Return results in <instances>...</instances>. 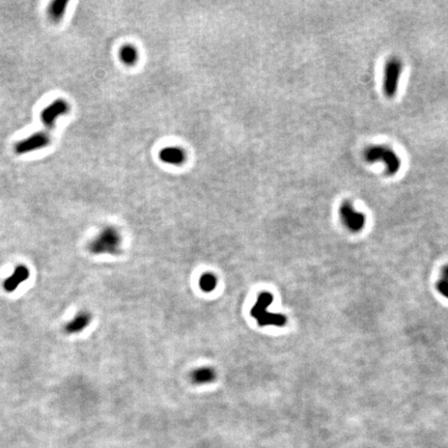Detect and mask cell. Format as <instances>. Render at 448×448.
<instances>
[{
	"label": "cell",
	"mask_w": 448,
	"mask_h": 448,
	"mask_svg": "<svg viewBox=\"0 0 448 448\" xmlns=\"http://www.w3.org/2000/svg\"><path fill=\"white\" fill-rule=\"evenodd\" d=\"M122 237L120 232L112 226L104 227L96 238L88 244V250L95 255L111 254L117 255L121 252Z\"/></svg>",
	"instance_id": "6da1fadb"
},
{
	"label": "cell",
	"mask_w": 448,
	"mask_h": 448,
	"mask_svg": "<svg viewBox=\"0 0 448 448\" xmlns=\"http://www.w3.org/2000/svg\"><path fill=\"white\" fill-rule=\"evenodd\" d=\"M273 302V296L270 293H261L251 309V317L254 318L261 327L275 326L284 327L287 324V318L281 314H272L268 312V307Z\"/></svg>",
	"instance_id": "7a4b0ae2"
},
{
	"label": "cell",
	"mask_w": 448,
	"mask_h": 448,
	"mask_svg": "<svg viewBox=\"0 0 448 448\" xmlns=\"http://www.w3.org/2000/svg\"><path fill=\"white\" fill-rule=\"evenodd\" d=\"M363 157L369 163L383 162L389 175L396 174L402 165L400 158L386 146H369L364 150Z\"/></svg>",
	"instance_id": "3957f363"
},
{
	"label": "cell",
	"mask_w": 448,
	"mask_h": 448,
	"mask_svg": "<svg viewBox=\"0 0 448 448\" xmlns=\"http://www.w3.org/2000/svg\"><path fill=\"white\" fill-rule=\"evenodd\" d=\"M51 140L52 138L49 132L38 131L16 143L14 146V152L19 156L37 152L50 146Z\"/></svg>",
	"instance_id": "277c9868"
},
{
	"label": "cell",
	"mask_w": 448,
	"mask_h": 448,
	"mask_svg": "<svg viewBox=\"0 0 448 448\" xmlns=\"http://www.w3.org/2000/svg\"><path fill=\"white\" fill-rule=\"evenodd\" d=\"M403 72V62L397 57H391L388 59L384 71V93L388 98H393L399 85V79Z\"/></svg>",
	"instance_id": "5b68a950"
},
{
	"label": "cell",
	"mask_w": 448,
	"mask_h": 448,
	"mask_svg": "<svg viewBox=\"0 0 448 448\" xmlns=\"http://www.w3.org/2000/svg\"><path fill=\"white\" fill-rule=\"evenodd\" d=\"M70 104L62 98L54 100L49 105H47L40 114V119L42 124L48 129L51 130L55 127L56 121L60 119L61 116L67 114L70 112Z\"/></svg>",
	"instance_id": "8992f818"
},
{
	"label": "cell",
	"mask_w": 448,
	"mask_h": 448,
	"mask_svg": "<svg viewBox=\"0 0 448 448\" xmlns=\"http://www.w3.org/2000/svg\"><path fill=\"white\" fill-rule=\"evenodd\" d=\"M339 216L344 226L353 232L362 230L366 223L365 215L357 211L349 201H343L339 206Z\"/></svg>",
	"instance_id": "52a82bcc"
},
{
	"label": "cell",
	"mask_w": 448,
	"mask_h": 448,
	"mask_svg": "<svg viewBox=\"0 0 448 448\" xmlns=\"http://www.w3.org/2000/svg\"><path fill=\"white\" fill-rule=\"evenodd\" d=\"M29 269L24 265H19L15 268L13 274L4 281V289L8 293L15 292L22 282L29 278Z\"/></svg>",
	"instance_id": "ba28073f"
},
{
	"label": "cell",
	"mask_w": 448,
	"mask_h": 448,
	"mask_svg": "<svg viewBox=\"0 0 448 448\" xmlns=\"http://www.w3.org/2000/svg\"><path fill=\"white\" fill-rule=\"evenodd\" d=\"M91 315L88 312L78 313L72 320L64 326V332L67 334H76L83 331L91 322Z\"/></svg>",
	"instance_id": "9c48e42d"
},
{
	"label": "cell",
	"mask_w": 448,
	"mask_h": 448,
	"mask_svg": "<svg viewBox=\"0 0 448 448\" xmlns=\"http://www.w3.org/2000/svg\"><path fill=\"white\" fill-rule=\"evenodd\" d=\"M160 159L170 165H181L186 160V154L181 148L167 147L160 152Z\"/></svg>",
	"instance_id": "30bf717a"
},
{
	"label": "cell",
	"mask_w": 448,
	"mask_h": 448,
	"mask_svg": "<svg viewBox=\"0 0 448 448\" xmlns=\"http://www.w3.org/2000/svg\"><path fill=\"white\" fill-rule=\"evenodd\" d=\"M67 6L68 2H65V0H54L49 4L48 9H47V16L51 22L59 23L65 15Z\"/></svg>",
	"instance_id": "8fae6325"
},
{
	"label": "cell",
	"mask_w": 448,
	"mask_h": 448,
	"mask_svg": "<svg viewBox=\"0 0 448 448\" xmlns=\"http://www.w3.org/2000/svg\"><path fill=\"white\" fill-rule=\"evenodd\" d=\"M191 381L197 385H203L208 383H212L215 378V370L211 367H201L193 370L191 372Z\"/></svg>",
	"instance_id": "7c38bea8"
},
{
	"label": "cell",
	"mask_w": 448,
	"mask_h": 448,
	"mask_svg": "<svg viewBox=\"0 0 448 448\" xmlns=\"http://www.w3.org/2000/svg\"><path fill=\"white\" fill-rule=\"evenodd\" d=\"M120 59L126 65H134L138 60V51L136 47L130 44L124 45L120 49Z\"/></svg>",
	"instance_id": "4fadbf2b"
},
{
	"label": "cell",
	"mask_w": 448,
	"mask_h": 448,
	"mask_svg": "<svg viewBox=\"0 0 448 448\" xmlns=\"http://www.w3.org/2000/svg\"><path fill=\"white\" fill-rule=\"evenodd\" d=\"M200 289L205 293H211L217 287V277L212 273H204L199 279Z\"/></svg>",
	"instance_id": "5bb4252c"
},
{
	"label": "cell",
	"mask_w": 448,
	"mask_h": 448,
	"mask_svg": "<svg viewBox=\"0 0 448 448\" xmlns=\"http://www.w3.org/2000/svg\"><path fill=\"white\" fill-rule=\"evenodd\" d=\"M437 291L446 299H448V280L444 278H440L436 285Z\"/></svg>",
	"instance_id": "9a60e30c"
},
{
	"label": "cell",
	"mask_w": 448,
	"mask_h": 448,
	"mask_svg": "<svg viewBox=\"0 0 448 448\" xmlns=\"http://www.w3.org/2000/svg\"><path fill=\"white\" fill-rule=\"evenodd\" d=\"M441 278L448 280V265L443 267V269L441 270Z\"/></svg>",
	"instance_id": "2e32d148"
}]
</instances>
